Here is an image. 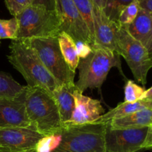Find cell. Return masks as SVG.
Returning a JSON list of instances; mask_svg holds the SVG:
<instances>
[{
    "label": "cell",
    "mask_w": 152,
    "mask_h": 152,
    "mask_svg": "<svg viewBox=\"0 0 152 152\" xmlns=\"http://www.w3.org/2000/svg\"><path fill=\"white\" fill-rule=\"evenodd\" d=\"M140 9L139 0H135L131 3L129 5L125 7L122 12L117 20V24L120 27H126L130 25L137 17Z\"/></svg>",
    "instance_id": "603a6c76"
},
{
    "label": "cell",
    "mask_w": 152,
    "mask_h": 152,
    "mask_svg": "<svg viewBox=\"0 0 152 152\" xmlns=\"http://www.w3.org/2000/svg\"><path fill=\"white\" fill-rule=\"evenodd\" d=\"M75 89V85H61L58 86L51 94L57 105L62 126L68 123L72 117L75 106V101L73 93Z\"/></svg>",
    "instance_id": "5bb4252c"
},
{
    "label": "cell",
    "mask_w": 152,
    "mask_h": 152,
    "mask_svg": "<svg viewBox=\"0 0 152 152\" xmlns=\"http://www.w3.org/2000/svg\"><path fill=\"white\" fill-rule=\"evenodd\" d=\"M19 24L16 39L37 37H58L60 22L55 10L34 4L15 16Z\"/></svg>",
    "instance_id": "277c9868"
},
{
    "label": "cell",
    "mask_w": 152,
    "mask_h": 152,
    "mask_svg": "<svg viewBox=\"0 0 152 152\" xmlns=\"http://www.w3.org/2000/svg\"><path fill=\"white\" fill-rule=\"evenodd\" d=\"M54 10L60 22L61 32H65L75 42H84L91 46L93 37L74 1L54 0Z\"/></svg>",
    "instance_id": "ba28073f"
},
{
    "label": "cell",
    "mask_w": 152,
    "mask_h": 152,
    "mask_svg": "<svg viewBox=\"0 0 152 152\" xmlns=\"http://www.w3.org/2000/svg\"><path fill=\"white\" fill-rule=\"evenodd\" d=\"M145 109H152V100L141 99L134 102H123L99 117L95 123L107 125L111 120Z\"/></svg>",
    "instance_id": "9a60e30c"
},
{
    "label": "cell",
    "mask_w": 152,
    "mask_h": 152,
    "mask_svg": "<svg viewBox=\"0 0 152 152\" xmlns=\"http://www.w3.org/2000/svg\"><path fill=\"white\" fill-rule=\"evenodd\" d=\"M144 46H145L147 51H148V56H149L150 59H151L152 62V28H151V34H150L149 35V37H148V40H147L146 43H145Z\"/></svg>",
    "instance_id": "4dcf8cb0"
},
{
    "label": "cell",
    "mask_w": 152,
    "mask_h": 152,
    "mask_svg": "<svg viewBox=\"0 0 152 152\" xmlns=\"http://www.w3.org/2000/svg\"><path fill=\"white\" fill-rule=\"evenodd\" d=\"M4 3L10 14L15 17L34 4V0H4Z\"/></svg>",
    "instance_id": "484cf974"
},
{
    "label": "cell",
    "mask_w": 152,
    "mask_h": 152,
    "mask_svg": "<svg viewBox=\"0 0 152 152\" xmlns=\"http://www.w3.org/2000/svg\"><path fill=\"white\" fill-rule=\"evenodd\" d=\"M94 43L92 45L115 52L116 34L119 28L117 22L111 20L102 9L93 4Z\"/></svg>",
    "instance_id": "4fadbf2b"
},
{
    "label": "cell",
    "mask_w": 152,
    "mask_h": 152,
    "mask_svg": "<svg viewBox=\"0 0 152 152\" xmlns=\"http://www.w3.org/2000/svg\"><path fill=\"white\" fill-rule=\"evenodd\" d=\"M141 8L152 13V0H139Z\"/></svg>",
    "instance_id": "f546056e"
},
{
    "label": "cell",
    "mask_w": 152,
    "mask_h": 152,
    "mask_svg": "<svg viewBox=\"0 0 152 152\" xmlns=\"http://www.w3.org/2000/svg\"><path fill=\"white\" fill-rule=\"evenodd\" d=\"M105 130L106 125L97 123L63 127L54 152H105Z\"/></svg>",
    "instance_id": "5b68a950"
},
{
    "label": "cell",
    "mask_w": 152,
    "mask_h": 152,
    "mask_svg": "<svg viewBox=\"0 0 152 152\" xmlns=\"http://www.w3.org/2000/svg\"><path fill=\"white\" fill-rule=\"evenodd\" d=\"M42 137L28 128L0 129V152H36L37 142Z\"/></svg>",
    "instance_id": "30bf717a"
},
{
    "label": "cell",
    "mask_w": 152,
    "mask_h": 152,
    "mask_svg": "<svg viewBox=\"0 0 152 152\" xmlns=\"http://www.w3.org/2000/svg\"><path fill=\"white\" fill-rule=\"evenodd\" d=\"M32 48L40 60L59 85H75L73 72L59 48L58 37H37L22 39Z\"/></svg>",
    "instance_id": "8992f818"
},
{
    "label": "cell",
    "mask_w": 152,
    "mask_h": 152,
    "mask_svg": "<svg viewBox=\"0 0 152 152\" xmlns=\"http://www.w3.org/2000/svg\"><path fill=\"white\" fill-rule=\"evenodd\" d=\"M148 127L113 129L106 125L105 152H137L142 149Z\"/></svg>",
    "instance_id": "9c48e42d"
},
{
    "label": "cell",
    "mask_w": 152,
    "mask_h": 152,
    "mask_svg": "<svg viewBox=\"0 0 152 152\" xmlns=\"http://www.w3.org/2000/svg\"><path fill=\"white\" fill-rule=\"evenodd\" d=\"M84 19L94 39V10L91 0H73Z\"/></svg>",
    "instance_id": "ffe728a7"
},
{
    "label": "cell",
    "mask_w": 152,
    "mask_h": 152,
    "mask_svg": "<svg viewBox=\"0 0 152 152\" xmlns=\"http://www.w3.org/2000/svg\"><path fill=\"white\" fill-rule=\"evenodd\" d=\"M145 90L132 80H128L124 88L125 102H134L142 99Z\"/></svg>",
    "instance_id": "d4e9b609"
},
{
    "label": "cell",
    "mask_w": 152,
    "mask_h": 152,
    "mask_svg": "<svg viewBox=\"0 0 152 152\" xmlns=\"http://www.w3.org/2000/svg\"><path fill=\"white\" fill-rule=\"evenodd\" d=\"M113 129H138L150 127L152 125V109H145L118 119L108 123Z\"/></svg>",
    "instance_id": "e0dca14e"
},
{
    "label": "cell",
    "mask_w": 152,
    "mask_h": 152,
    "mask_svg": "<svg viewBox=\"0 0 152 152\" xmlns=\"http://www.w3.org/2000/svg\"><path fill=\"white\" fill-rule=\"evenodd\" d=\"M34 4H42L50 10H54L55 7L54 0H34Z\"/></svg>",
    "instance_id": "f1b7e54d"
},
{
    "label": "cell",
    "mask_w": 152,
    "mask_h": 152,
    "mask_svg": "<svg viewBox=\"0 0 152 152\" xmlns=\"http://www.w3.org/2000/svg\"><path fill=\"white\" fill-rule=\"evenodd\" d=\"M142 99H148V100H152V87L148 88V90H145V93L143 94Z\"/></svg>",
    "instance_id": "d6a6232c"
},
{
    "label": "cell",
    "mask_w": 152,
    "mask_h": 152,
    "mask_svg": "<svg viewBox=\"0 0 152 152\" xmlns=\"http://www.w3.org/2000/svg\"><path fill=\"white\" fill-rule=\"evenodd\" d=\"M25 91L26 88L15 97L0 99V129L15 127L31 129L25 107Z\"/></svg>",
    "instance_id": "8fae6325"
},
{
    "label": "cell",
    "mask_w": 152,
    "mask_h": 152,
    "mask_svg": "<svg viewBox=\"0 0 152 152\" xmlns=\"http://www.w3.org/2000/svg\"><path fill=\"white\" fill-rule=\"evenodd\" d=\"M135 0H106L104 13L111 20L117 22L122 10Z\"/></svg>",
    "instance_id": "44dd1931"
},
{
    "label": "cell",
    "mask_w": 152,
    "mask_h": 152,
    "mask_svg": "<svg viewBox=\"0 0 152 152\" xmlns=\"http://www.w3.org/2000/svg\"><path fill=\"white\" fill-rule=\"evenodd\" d=\"M142 149H152V125L148 127L146 138L142 145Z\"/></svg>",
    "instance_id": "83f0119b"
},
{
    "label": "cell",
    "mask_w": 152,
    "mask_h": 152,
    "mask_svg": "<svg viewBox=\"0 0 152 152\" xmlns=\"http://www.w3.org/2000/svg\"><path fill=\"white\" fill-rule=\"evenodd\" d=\"M91 1L95 6H96V7H99V8L103 10L106 0H91Z\"/></svg>",
    "instance_id": "1f68e13d"
},
{
    "label": "cell",
    "mask_w": 152,
    "mask_h": 152,
    "mask_svg": "<svg viewBox=\"0 0 152 152\" xmlns=\"http://www.w3.org/2000/svg\"><path fill=\"white\" fill-rule=\"evenodd\" d=\"M7 59L20 73L29 87H39L50 94L59 83L45 67L35 50L24 40H12Z\"/></svg>",
    "instance_id": "6da1fadb"
},
{
    "label": "cell",
    "mask_w": 152,
    "mask_h": 152,
    "mask_svg": "<svg viewBox=\"0 0 152 152\" xmlns=\"http://www.w3.org/2000/svg\"><path fill=\"white\" fill-rule=\"evenodd\" d=\"M123 28L133 38L145 45L151 31L152 13L140 7L134 20L130 25Z\"/></svg>",
    "instance_id": "2e32d148"
},
{
    "label": "cell",
    "mask_w": 152,
    "mask_h": 152,
    "mask_svg": "<svg viewBox=\"0 0 152 152\" xmlns=\"http://www.w3.org/2000/svg\"><path fill=\"white\" fill-rule=\"evenodd\" d=\"M75 45L80 59H85L91 53L92 48L90 45L88 43L84 42L76 41Z\"/></svg>",
    "instance_id": "4316f807"
},
{
    "label": "cell",
    "mask_w": 152,
    "mask_h": 152,
    "mask_svg": "<svg viewBox=\"0 0 152 152\" xmlns=\"http://www.w3.org/2000/svg\"><path fill=\"white\" fill-rule=\"evenodd\" d=\"M73 95L75 101V106L72 117L68 123L63 125L62 128L93 124L105 114V110L102 108L100 101L98 99L85 96L77 88Z\"/></svg>",
    "instance_id": "7c38bea8"
},
{
    "label": "cell",
    "mask_w": 152,
    "mask_h": 152,
    "mask_svg": "<svg viewBox=\"0 0 152 152\" xmlns=\"http://www.w3.org/2000/svg\"><path fill=\"white\" fill-rule=\"evenodd\" d=\"M115 53L123 56L137 81L145 86L148 73L152 68L148 51L123 27L119 26L116 34Z\"/></svg>",
    "instance_id": "52a82bcc"
},
{
    "label": "cell",
    "mask_w": 152,
    "mask_h": 152,
    "mask_svg": "<svg viewBox=\"0 0 152 152\" xmlns=\"http://www.w3.org/2000/svg\"><path fill=\"white\" fill-rule=\"evenodd\" d=\"M62 140L61 132L43 136L37 142L36 152H54Z\"/></svg>",
    "instance_id": "7402d4cb"
},
{
    "label": "cell",
    "mask_w": 152,
    "mask_h": 152,
    "mask_svg": "<svg viewBox=\"0 0 152 152\" xmlns=\"http://www.w3.org/2000/svg\"><path fill=\"white\" fill-rule=\"evenodd\" d=\"M25 107L31 129L43 136L61 132L62 123L57 105L47 91L27 86Z\"/></svg>",
    "instance_id": "7a4b0ae2"
},
{
    "label": "cell",
    "mask_w": 152,
    "mask_h": 152,
    "mask_svg": "<svg viewBox=\"0 0 152 152\" xmlns=\"http://www.w3.org/2000/svg\"><path fill=\"white\" fill-rule=\"evenodd\" d=\"M0 43H1V42H0Z\"/></svg>",
    "instance_id": "836d02e7"
},
{
    "label": "cell",
    "mask_w": 152,
    "mask_h": 152,
    "mask_svg": "<svg viewBox=\"0 0 152 152\" xmlns=\"http://www.w3.org/2000/svg\"><path fill=\"white\" fill-rule=\"evenodd\" d=\"M61 52L70 69L75 72L80 62V57L77 53L75 42L72 37L65 32H62L58 37Z\"/></svg>",
    "instance_id": "ac0fdd59"
},
{
    "label": "cell",
    "mask_w": 152,
    "mask_h": 152,
    "mask_svg": "<svg viewBox=\"0 0 152 152\" xmlns=\"http://www.w3.org/2000/svg\"><path fill=\"white\" fill-rule=\"evenodd\" d=\"M25 88L26 86L17 83L11 75L0 71V99L19 96Z\"/></svg>",
    "instance_id": "d6986e66"
},
{
    "label": "cell",
    "mask_w": 152,
    "mask_h": 152,
    "mask_svg": "<svg viewBox=\"0 0 152 152\" xmlns=\"http://www.w3.org/2000/svg\"><path fill=\"white\" fill-rule=\"evenodd\" d=\"M19 24L16 17L10 19H0V40L2 39H16Z\"/></svg>",
    "instance_id": "cb8c5ba5"
},
{
    "label": "cell",
    "mask_w": 152,
    "mask_h": 152,
    "mask_svg": "<svg viewBox=\"0 0 152 152\" xmlns=\"http://www.w3.org/2000/svg\"><path fill=\"white\" fill-rule=\"evenodd\" d=\"M91 47V53L85 59H80L77 67L79 80L75 86L82 93L87 89L100 88L113 67L118 68L123 74L120 55L96 45Z\"/></svg>",
    "instance_id": "3957f363"
}]
</instances>
